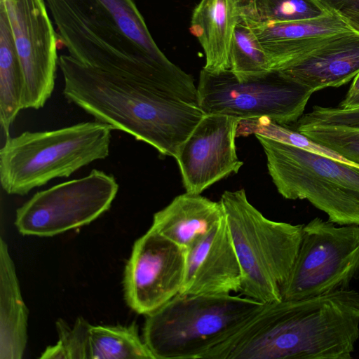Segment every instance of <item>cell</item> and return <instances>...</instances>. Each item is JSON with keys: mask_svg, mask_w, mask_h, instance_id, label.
Instances as JSON below:
<instances>
[{"mask_svg": "<svg viewBox=\"0 0 359 359\" xmlns=\"http://www.w3.org/2000/svg\"><path fill=\"white\" fill-rule=\"evenodd\" d=\"M358 270L359 225L315 217L304 224L282 298L299 299L348 288Z\"/></svg>", "mask_w": 359, "mask_h": 359, "instance_id": "9", "label": "cell"}, {"mask_svg": "<svg viewBox=\"0 0 359 359\" xmlns=\"http://www.w3.org/2000/svg\"><path fill=\"white\" fill-rule=\"evenodd\" d=\"M118 190L115 177L93 170L88 175L33 195L16 210L23 235L53 236L88 224L109 210Z\"/></svg>", "mask_w": 359, "mask_h": 359, "instance_id": "10", "label": "cell"}, {"mask_svg": "<svg viewBox=\"0 0 359 359\" xmlns=\"http://www.w3.org/2000/svg\"><path fill=\"white\" fill-rule=\"evenodd\" d=\"M241 283L240 263L224 213L187 252L184 279L179 294L239 292Z\"/></svg>", "mask_w": 359, "mask_h": 359, "instance_id": "14", "label": "cell"}, {"mask_svg": "<svg viewBox=\"0 0 359 359\" xmlns=\"http://www.w3.org/2000/svg\"><path fill=\"white\" fill-rule=\"evenodd\" d=\"M223 216L219 201L186 192L156 212L150 228L187 252Z\"/></svg>", "mask_w": 359, "mask_h": 359, "instance_id": "17", "label": "cell"}, {"mask_svg": "<svg viewBox=\"0 0 359 359\" xmlns=\"http://www.w3.org/2000/svg\"><path fill=\"white\" fill-rule=\"evenodd\" d=\"M252 134L259 135L359 168V164L346 158L340 154L312 140L306 135L293 130L289 126L279 124L268 117L240 120L236 129V137H247Z\"/></svg>", "mask_w": 359, "mask_h": 359, "instance_id": "22", "label": "cell"}, {"mask_svg": "<svg viewBox=\"0 0 359 359\" xmlns=\"http://www.w3.org/2000/svg\"><path fill=\"white\" fill-rule=\"evenodd\" d=\"M197 90L198 104L206 114L268 117L281 125L297 122L313 93L278 70L240 81L229 69H202Z\"/></svg>", "mask_w": 359, "mask_h": 359, "instance_id": "8", "label": "cell"}, {"mask_svg": "<svg viewBox=\"0 0 359 359\" xmlns=\"http://www.w3.org/2000/svg\"><path fill=\"white\" fill-rule=\"evenodd\" d=\"M337 107L344 109L359 107V93L350 97H344Z\"/></svg>", "mask_w": 359, "mask_h": 359, "instance_id": "28", "label": "cell"}, {"mask_svg": "<svg viewBox=\"0 0 359 359\" xmlns=\"http://www.w3.org/2000/svg\"><path fill=\"white\" fill-rule=\"evenodd\" d=\"M264 50L301 39L334 35L351 29L339 13L310 20L272 22L246 18Z\"/></svg>", "mask_w": 359, "mask_h": 359, "instance_id": "20", "label": "cell"}, {"mask_svg": "<svg viewBox=\"0 0 359 359\" xmlns=\"http://www.w3.org/2000/svg\"><path fill=\"white\" fill-rule=\"evenodd\" d=\"M23 74L9 22L0 5V124L6 137L22 108Z\"/></svg>", "mask_w": 359, "mask_h": 359, "instance_id": "19", "label": "cell"}, {"mask_svg": "<svg viewBox=\"0 0 359 359\" xmlns=\"http://www.w3.org/2000/svg\"><path fill=\"white\" fill-rule=\"evenodd\" d=\"M113 130L95 120L8 136L0 150L2 189L8 194L24 196L53 179L68 177L104 159L109 154Z\"/></svg>", "mask_w": 359, "mask_h": 359, "instance_id": "5", "label": "cell"}, {"mask_svg": "<svg viewBox=\"0 0 359 359\" xmlns=\"http://www.w3.org/2000/svg\"><path fill=\"white\" fill-rule=\"evenodd\" d=\"M63 95L96 121L175 158L205 115L198 104L169 97L135 81L59 56Z\"/></svg>", "mask_w": 359, "mask_h": 359, "instance_id": "3", "label": "cell"}, {"mask_svg": "<svg viewBox=\"0 0 359 359\" xmlns=\"http://www.w3.org/2000/svg\"><path fill=\"white\" fill-rule=\"evenodd\" d=\"M359 93V73L353 78V81L347 91L345 97H350Z\"/></svg>", "mask_w": 359, "mask_h": 359, "instance_id": "29", "label": "cell"}, {"mask_svg": "<svg viewBox=\"0 0 359 359\" xmlns=\"http://www.w3.org/2000/svg\"><path fill=\"white\" fill-rule=\"evenodd\" d=\"M20 62L23 109L42 108L50 97L59 67L57 41L45 0H0Z\"/></svg>", "mask_w": 359, "mask_h": 359, "instance_id": "11", "label": "cell"}, {"mask_svg": "<svg viewBox=\"0 0 359 359\" xmlns=\"http://www.w3.org/2000/svg\"><path fill=\"white\" fill-rule=\"evenodd\" d=\"M240 120L205 114L180 147L175 158L186 192L201 194L215 182L238 172L243 165L235 145Z\"/></svg>", "mask_w": 359, "mask_h": 359, "instance_id": "13", "label": "cell"}, {"mask_svg": "<svg viewBox=\"0 0 359 359\" xmlns=\"http://www.w3.org/2000/svg\"><path fill=\"white\" fill-rule=\"evenodd\" d=\"M187 252L149 228L135 242L123 278L124 295L131 309L147 315L180 293Z\"/></svg>", "mask_w": 359, "mask_h": 359, "instance_id": "12", "label": "cell"}, {"mask_svg": "<svg viewBox=\"0 0 359 359\" xmlns=\"http://www.w3.org/2000/svg\"><path fill=\"white\" fill-rule=\"evenodd\" d=\"M327 10L339 13L346 11H359V0H318Z\"/></svg>", "mask_w": 359, "mask_h": 359, "instance_id": "26", "label": "cell"}, {"mask_svg": "<svg viewBox=\"0 0 359 359\" xmlns=\"http://www.w3.org/2000/svg\"><path fill=\"white\" fill-rule=\"evenodd\" d=\"M264 305L231 294H177L145 315L142 338L155 359H201Z\"/></svg>", "mask_w": 359, "mask_h": 359, "instance_id": "6", "label": "cell"}, {"mask_svg": "<svg viewBox=\"0 0 359 359\" xmlns=\"http://www.w3.org/2000/svg\"><path fill=\"white\" fill-rule=\"evenodd\" d=\"M339 14L351 29L359 33V11H346Z\"/></svg>", "mask_w": 359, "mask_h": 359, "instance_id": "27", "label": "cell"}, {"mask_svg": "<svg viewBox=\"0 0 359 359\" xmlns=\"http://www.w3.org/2000/svg\"><path fill=\"white\" fill-rule=\"evenodd\" d=\"M359 338V292L342 289L264 304L202 359H350Z\"/></svg>", "mask_w": 359, "mask_h": 359, "instance_id": "1", "label": "cell"}, {"mask_svg": "<svg viewBox=\"0 0 359 359\" xmlns=\"http://www.w3.org/2000/svg\"><path fill=\"white\" fill-rule=\"evenodd\" d=\"M28 310L6 242L0 239V359H21L27 342Z\"/></svg>", "mask_w": 359, "mask_h": 359, "instance_id": "18", "label": "cell"}, {"mask_svg": "<svg viewBox=\"0 0 359 359\" xmlns=\"http://www.w3.org/2000/svg\"><path fill=\"white\" fill-rule=\"evenodd\" d=\"M219 202L241 269L240 295L263 304L281 301L304 224L266 218L250 203L244 189L225 191Z\"/></svg>", "mask_w": 359, "mask_h": 359, "instance_id": "4", "label": "cell"}, {"mask_svg": "<svg viewBox=\"0 0 359 359\" xmlns=\"http://www.w3.org/2000/svg\"><path fill=\"white\" fill-rule=\"evenodd\" d=\"M251 16H256L254 0H201L193 11L190 32L203 49V69L210 72L230 69L234 28L241 18Z\"/></svg>", "mask_w": 359, "mask_h": 359, "instance_id": "16", "label": "cell"}, {"mask_svg": "<svg viewBox=\"0 0 359 359\" xmlns=\"http://www.w3.org/2000/svg\"><path fill=\"white\" fill-rule=\"evenodd\" d=\"M291 126L293 130L359 164V130L341 126Z\"/></svg>", "mask_w": 359, "mask_h": 359, "instance_id": "24", "label": "cell"}, {"mask_svg": "<svg viewBox=\"0 0 359 359\" xmlns=\"http://www.w3.org/2000/svg\"><path fill=\"white\" fill-rule=\"evenodd\" d=\"M296 126H341L359 130V107L344 109L315 105L293 123Z\"/></svg>", "mask_w": 359, "mask_h": 359, "instance_id": "25", "label": "cell"}, {"mask_svg": "<svg viewBox=\"0 0 359 359\" xmlns=\"http://www.w3.org/2000/svg\"><path fill=\"white\" fill-rule=\"evenodd\" d=\"M256 16L263 22L314 19L332 13L318 0H254Z\"/></svg>", "mask_w": 359, "mask_h": 359, "instance_id": "23", "label": "cell"}, {"mask_svg": "<svg viewBox=\"0 0 359 359\" xmlns=\"http://www.w3.org/2000/svg\"><path fill=\"white\" fill-rule=\"evenodd\" d=\"M229 70L240 81L266 74L272 69L270 57L246 18L236 24L229 51Z\"/></svg>", "mask_w": 359, "mask_h": 359, "instance_id": "21", "label": "cell"}, {"mask_svg": "<svg viewBox=\"0 0 359 359\" xmlns=\"http://www.w3.org/2000/svg\"><path fill=\"white\" fill-rule=\"evenodd\" d=\"M313 93L339 87L359 73V33L350 29L278 70Z\"/></svg>", "mask_w": 359, "mask_h": 359, "instance_id": "15", "label": "cell"}, {"mask_svg": "<svg viewBox=\"0 0 359 359\" xmlns=\"http://www.w3.org/2000/svg\"><path fill=\"white\" fill-rule=\"evenodd\" d=\"M69 55L97 69L162 93L175 64L154 41L135 0H45Z\"/></svg>", "mask_w": 359, "mask_h": 359, "instance_id": "2", "label": "cell"}, {"mask_svg": "<svg viewBox=\"0 0 359 359\" xmlns=\"http://www.w3.org/2000/svg\"><path fill=\"white\" fill-rule=\"evenodd\" d=\"M278 193L307 200L338 225H359V168L255 135Z\"/></svg>", "mask_w": 359, "mask_h": 359, "instance_id": "7", "label": "cell"}]
</instances>
